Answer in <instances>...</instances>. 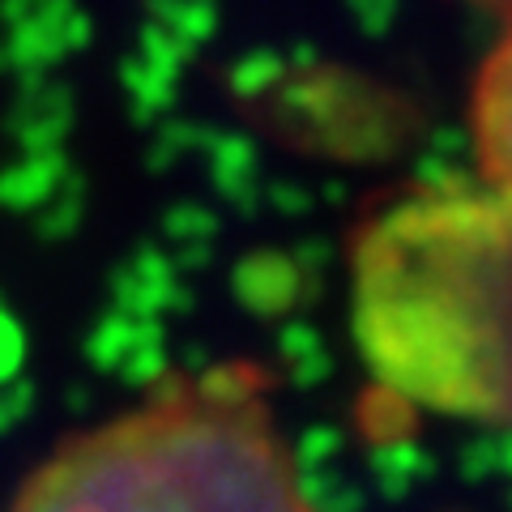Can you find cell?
Segmentation results:
<instances>
[{"instance_id":"1","label":"cell","mask_w":512,"mask_h":512,"mask_svg":"<svg viewBox=\"0 0 512 512\" xmlns=\"http://www.w3.org/2000/svg\"><path fill=\"white\" fill-rule=\"evenodd\" d=\"M350 325L397 402L512 427V201L448 180L380 205L350 244Z\"/></svg>"},{"instance_id":"2","label":"cell","mask_w":512,"mask_h":512,"mask_svg":"<svg viewBox=\"0 0 512 512\" xmlns=\"http://www.w3.org/2000/svg\"><path fill=\"white\" fill-rule=\"evenodd\" d=\"M9 512H325L252 363L175 372L64 440Z\"/></svg>"},{"instance_id":"3","label":"cell","mask_w":512,"mask_h":512,"mask_svg":"<svg viewBox=\"0 0 512 512\" xmlns=\"http://www.w3.org/2000/svg\"><path fill=\"white\" fill-rule=\"evenodd\" d=\"M470 146H474L478 180L500 192L504 201H512V18L474 77Z\"/></svg>"},{"instance_id":"4","label":"cell","mask_w":512,"mask_h":512,"mask_svg":"<svg viewBox=\"0 0 512 512\" xmlns=\"http://www.w3.org/2000/svg\"><path fill=\"white\" fill-rule=\"evenodd\" d=\"M508 5H512V0H508Z\"/></svg>"}]
</instances>
